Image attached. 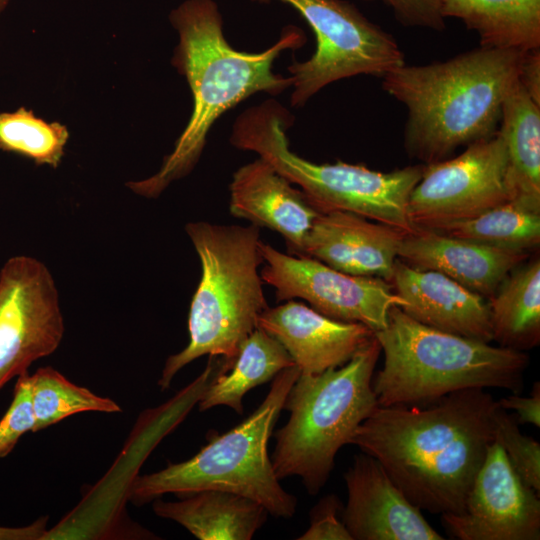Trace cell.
Instances as JSON below:
<instances>
[{"instance_id":"obj_1","label":"cell","mask_w":540,"mask_h":540,"mask_svg":"<svg viewBox=\"0 0 540 540\" xmlns=\"http://www.w3.org/2000/svg\"><path fill=\"white\" fill-rule=\"evenodd\" d=\"M422 405L377 406L349 444L378 460L419 509L460 513L494 442L498 401L470 388Z\"/></svg>"},{"instance_id":"obj_2","label":"cell","mask_w":540,"mask_h":540,"mask_svg":"<svg viewBox=\"0 0 540 540\" xmlns=\"http://www.w3.org/2000/svg\"><path fill=\"white\" fill-rule=\"evenodd\" d=\"M169 20L179 37L172 64L188 83L193 108L160 169L147 179L126 184L146 198H157L193 170L211 127L225 112L256 93L276 96L291 88L292 78L274 73L273 63L283 51L306 43L303 30L288 26L266 50H236L225 38L222 15L214 0H185L170 12Z\"/></svg>"},{"instance_id":"obj_3","label":"cell","mask_w":540,"mask_h":540,"mask_svg":"<svg viewBox=\"0 0 540 540\" xmlns=\"http://www.w3.org/2000/svg\"><path fill=\"white\" fill-rule=\"evenodd\" d=\"M524 52L479 46L444 61L404 64L385 75L383 90L407 111V154L430 164L492 137L503 102L518 83Z\"/></svg>"},{"instance_id":"obj_4","label":"cell","mask_w":540,"mask_h":540,"mask_svg":"<svg viewBox=\"0 0 540 540\" xmlns=\"http://www.w3.org/2000/svg\"><path fill=\"white\" fill-rule=\"evenodd\" d=\"M185 231L201 264V278L188 315L189 342L164 364L158 386L204 355L221 358L228 371L258 318L269 306L260 266V228L189 222Z\"/></svg>"},{"instance_id":"obj_5","label":"cell","mask_w":540,"mask_h":540,"mask_svg":"<svg viewBox=\"0 0 540 540\" xmlns=\"http://www.w3.org/2000/svg\"><path fill=\"white\" fill-rule=\"evenodd\" d=\"M375 337L384 353L372 379L378 406L426 404L470 388H523L529 363L523 351L434 329L398 306Z\"/></svg>"},{"instance_id":"obj_6","label":"cell","mask_w":540,"mask_h":540,"mask_svg":"<svg viewBox=\"0 0 540 540\" xmlns=\"http://www.w3.org/2000/svg\"><path fill=\"white\" fill-rule=\"evenodd\" d=\"M293 123L288 109L268 99L236 118L230 143L268 162L298 186L320 213L347 211L405 233L414 230L407 207L424 164L381 172L342 161L314 163L291 151L286 132Z\"/></svg>"},{"instance_id":"obj_7","label":"cell","mask_w":540,"mask_h":540,"mask_svg":"<svg viewBox=\"0 0 540 540\" xmlns=\"http://www.w3.org/2000/svg\"><path fill=\"white\" fill-rule=\"evenodd\" d=\"M380 353L374 336L345 364L299 374L283 405L289 419L274 433L271 461L279 480L297 476L312 496L324 487L338 451L378 406L372 379Z\"/></svg>"},{"instance_id":"obj_8","label":"cell","mask_w":540,"mask_h":540,"mask_svg":"<svg viewBox=\"0 0 540 540\" xmlns=\"http://www.w3.org/2000/svg\"><path fill=\"white\" fill-rule=\"evenodd\" d=\"M299 374L295 365L278 373L253 413L232 429L212 434L190 459L134 477L128 498L141 506L168 493L180 498L219 490L250 498L275 517H293L297 499L281 486L268 454V442Z\"/></svg>"},{"instance_id":"obj_9","label":"cell","mask_w":540,"mask_h":540,"mask_svg":"<svg viewBox=\"0 0 540 540\" xmlns=\"http://www.w3.org/2000/svg\"><path fill=\"white\" fill-rule=\"evenodd\" d=\"M251 1H278L290 6L314 33L316 48L311 57L288 66L293 80V107H303L333 82L358 75L383 78L405 64L404 53L393 35L347 0Z\"/></svg>"},{"instance_id":"obj_10","label":"cell","mask_w":540,"mask_h":540,"mask_svg":"<svg viewBox=\"0 0 540 540\" xmlns=\"http://www.w3.org/2000/svg\"><path fill=\"white\" fill-rule=\"evenodd\" d=\"M511 200L507 152L497 132L456 157L424 164L407 214L414 229L432 230L467 220Z\"/></svg>"},{"instance_id":"obj_11","label":"cell","mask_w":540,"mask_h":540,"mask_svg":"<svg viewBox=\"0 0 540 540\" xmlns=\"http://www.w3.org/2000/svg\"><path fill=\"white\" fill-rule=\"evenodd\" d=\"M263 282L276 301L302 299L319 313L343 322L361 323L377 332L388 323L394 306H404L392 285L378 277L347 274L307 256L283 253L260 241Z\"/></svg>"},{"instance_id":"obj_12","label":"cell","mask_w":540,"mask_h":540,"mask_svg":"<svg viewBox=\"0 0 540 540\" xmlns=\"http://www.w3.org/2000/svg\"><path fill=\"white\" fill-rule=\"evenodd\" d=\"M64 321L48 268L27 255L0 270V390L60 345Z\"/></svg>"},{"instance_id":"obj_13","label":"cell","mask_w":540,"mask_h":540,"mask_svg":"<svg viewBox=\"0 0 540 540\" xmlns=\"http://www.w3.org/2000/svg\"><path fill=\"white\" fill-rule=\"evenodd\" d=\"M440 516L446 531L460 540L540 539L539 494L519 477L495 441L463 510Z\"/></svg>"},{"instance_id":"obj_14","label":"cell","mask_w":540,"mask_h":540,"mask_svg":"<svg viewBox=\"0 0 540 540\" xmlns=\"http://www.w3.org/2000/svg\"><path fill=\"white\" fill-rule=\"evenodd\" d=\"M342 521L353 540H442L374 457L355 455L344 474Z\"/></svg>"},{"instance_id":"obj_15","label":"cell","mask_w":540,"mask_h":540,"mask_svg":"<svg viewBox=\"0 0 540 540\" xmlns=\"http://www.w3.org/2000/svg\"><path fill=\"white\" fill-rule=\"evenodd\" d=\"M257 327L285 348L300 374L309 375L345 364L375 336L361 323L329 318L293 299L268 307Z\"/></svg>"},{"instance_id":"obj_16","label":"cell","mask_w":540,"mask_h":540,"mask_svg":"<svg viewBox=\"0 0 540 540\" xmlns=\"http://www.w3.org/2000/svg\"><path fill=\"white\" fill-rule=\"evenodd\" d=\"M404 235L395 227L352 212L330 211L316 218L301 256L347 274L390 283Z\"/></svg>"},{"instance_id":"obj_17","label":"cell","mask_w":540,"mask_h":540,"mask_svg":"<svg viewBox=\"0 0 540 540\" xmlns=\"http://www.w3.org/2000/svg\"><path fill=\"white\" fill-rule=\"evenodd\" d=\"M229 193L232 216L279 233L289 254L302 255L309 231L321 213L300 189L258 157L234 172Z\"/></svg>"},{"instance_id":"obj_18","label":"cell","mask_w":540,"mask_h":540,"mask_svg":"<svg viewBox=\"0 0 540 540\" xmlns=\"http://www.w3.org/2000/svg\"><path fill=\"white\" fill-rule=\"evenodd\" d=\"M390 284L405 303L400 309L414 320L444 332L493 341L484 297L446 275L397 259Z\"/></svg>"},{"instance_id":"obj_19","label":"cell","mask_w":540,"mask_h":540,"mask_svg":"<svg viewBox=\"0 0 540 540\" xmlns=\"http://www.w3.org/2000/svg\"><path fill=\"white\" fill-rule=\"evenodd\" d=\"M528 252L499 249L436 231L416 228L405 233L398 259L423 270L446 275L489 299Z\"/></svg>"},{"instance_id":"obj_20","label":"cell","mask_w":540,"mask_h":540,"mask_svg":"<svg viewBox=\"0 0 540 540\" xmlns=\"http://www.w3.org/2000/svg\"><path fill=\"white\" fill-rule=\"evenodd\" d=\"M153 502L157 516L177 522L200 540H250L269 515L258 502L219 490Z\"/></svg>"},{"instance_id":"obj_21","label":"cell","mask_w":540,"mask_h":540,"mask_svg":"<svg viewBox=\"0 0 540 540\" xmlns=\"http://www.w3.org/2000/svg\"><path fill=\"white\" fill-rule=\"evenodd\" d=\"M498 133L507 152L511 201L540 213V105L519 81L503 102Z\"/></svg>"},{"instance_id":"obj_22","label":"cell","mask_w":540,"mask_h":540,"mask_svg":"<svg viewBox=\"0 0 540 540\" xmlns=\"http://www.w3.org/2000/svg\"><path fill=\"white\" fill-rule=\"evenodd\" d=\"M446 18L474 31L480 46L527 51L540 48V0H440Z\"/></svg>"},{"instance_id":"obj_23","label":"cell","mask_w":540,"mask_h":540,"mask_svg":"<svg viewBox=\"0 0 540 540\" xmlns=\"http://www.w3.org/2000/svg\"><path fill=\"white\" fill-rule=\"evenodd\" d=\"M295 365L285 348L256 328L243 342L231 368L219 370L199 397V410L227 406L243 414V397L253 388L272 381L285 368Z\"/></svg>"},{"instance_id":"obj_24","label":"cell","mask_w":540,"mask_h":540,"mask_svg":"<svg viewBox=\"0 0 540 540\" xmlns=\"http://www.w3.org/2000/svg\"><path fill=\"white\" fill-rule=\"evenodd\" d=\"M493 340L524 351L540 341V261L516 267L488 303Z\"/></svg>"},{"instance_id":"obj_25","label":"cell","mask_w":540,"mask_h":540,"mask_svg":"<svg viewBox=\"0 0 540 540\" xmlns=\"http://www.w3.org/2000/svg\"><path fill=\"white\" fill-rule=\"evenodd\" d=\"M432 231L499 249L529 253L540 243V213L510 200L473 218Z\"/></svg>"},{"instance_id":"obj_26","label":"cell","mask_w":540,"mask_h":540,"mask_svg":"<svg viewBox=\"0 0 540 540\" xmlns=\"http://www.w3.org/2000/svg\"><path fill=\"white\" fill-rule=\"evenodd\" d=\"M33 432H38L74 414L86 411H121L112 399L101 397L66 379L52 367L39 368L31 375Z\"/></svg>"},{"instance_id":"obj_27","label":"cell","mask_w":540,"mask_h":540,"mask_svg":"<svg viewBox=\"0 0 540 540\" xmlns=\"http://www.w3.org/2000/svg\"><path fill=\"white\" fill-rule=\"evenodd\" d=\"M69 131L60 122H47L32 110L19 107L0 113V150L57 168L64 156Z\"/></svg>"},{"instance_id":"obj_28","label":"cell","mask_w":540,"mask_h":540,"mask_svg":"<svg viewBox=\"0 0 540 540\" xmlns=\"http://www.w3.org/2000/svg\"><path fill=\"white\" fill-rule=\"evenodd\" d=\"M494 441L501 446L519 477L539 494L540 444L522 434L515 416L500 406L495 415Z\"/></svg>"},{"instance_id":"obj_29","label":"cell","mask_w":540,"mask_h":540,"mask_svg":"<svg viewBox=\"0 0 540 540\" xmlns=\"http://www.w3.org/2000/svg\"><path fill=\"white\" fill-rule=\"evenodd\" d=\"M34 426L31 375L26 372L18 376L12 402L0 420V458L7 456L25 433L33 432Z\"/></svg>"},{"instance_id":"obj_30","label":"cell","mask_w":540,"mask_h":540,"mask_svg":"<svg viewBox=\"0 0 540 540\" xmlns=\"http://www.w3.org/2000/svg\"><path fill=\"white\" fill-rule=\"evenodd\" d=\"M381 1L393 12L401 25L434 31L445 29V18L441 13L440 0H362Z\"/></svg>"},{"instance_id":"obj_31","label":"cell","mask_w":540,"mask_h":540,"mask_svg":"<svg viewBox=\"0 0 540 540\" xmlns=\"http://www.w3.org/2000/svg\"><path fill=\"white\" fill-rule=\"evenodd\" d=\"M340 501L334 494L326 495L313 507L310 525L298 540H353L343 521L338 518Z\"/></svg>"},{"instance_id":"obj_32","label":"cell","mask_w":540,"mask_h":540,"mask_svg":"<svg viewBox=\"0 0 540 540\" xmlns=\"http://www.w3.org/2000/svg\"><path fill=\"white\" fill-rule=\"evenodd\" d=\"M505 410L515 412L518 424H531L540 427V384L535 382L530 396L510 395L498 400Z\"/></svg>"},{"instance_id":"obj_33","label":"cell","mask_w":540,"mask_h":540,"mask_svg":"<svg viewBox=\"0 0 540 540\" xmlns=\"http://www.w3.org/2000/svg\"><path fill=\"white\" fill-rule=\"evenodd\" d=\"M518 81L526 93L540 105V48L524 52Z\"/></svg>"},{"instance_id":"obj_34","label":"cell","mask_w":540,"mask_h":540,"mask_svg":"<svg viewBox=\"0 0 540 540\" xmlns=\"http://www.w3.org/2000/svg\"><path fill=\"white\" fill-rule=\"evenodd\" d=\"M47 518H41L24 527L0 526V540L42 539L46 530Z\"/></svg>"},{"instance_id":"obj_35","label":"cell","mask_w":540,"mask_h":540,"mask_svg":"<svg viewBox=\"0 0 540 540\" xmlns=\"http://www.w3.org/2000/svg\"><path fill=\"white\" fill-rule=\"evenodd\" d=\"M10 0H0V14L4 12L6 7L8 6Z\"/></svg>"}]
</instances>
